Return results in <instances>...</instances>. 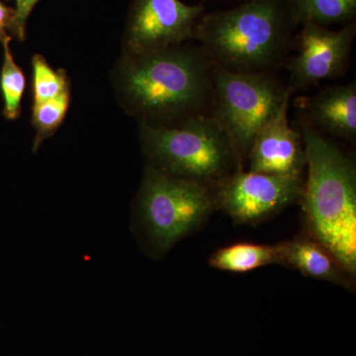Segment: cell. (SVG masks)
<instances>
[{
    "instance_id": "cell-15",
    "label": "cell",
    "mask_w": 356,
    "mask_h": 356,
    "mask_svg": "<svg viewBox=\"0 0 356 356\" xmlns=\"http://www.w3.org/2000/svg\"><path fill=\"white\" fill-rule=\"evenodd\" d=\"M2 46L4 58L0 72V90L3 98V115L8 120H16L21 113V102L26 86L25 76L14 60L10 42Z\"/></svg>"
},
{
    "instance_id": "cell-4",
    "label": "cell",
    "mask_w": 356,
    "mask_h": 356,
    "mask_svg": "<svg viewBox=\"0 0 356 356\" xmlns=\"http://www.w3.org/2000/svg\"><path fill=\"white\" fill-rule=\"evenodd\" d=\"M140 137L149 165L170 177L217 189L243 168L228 134L213 116L177 128L140 126Z\"/></svg>"
},
{
    "instance_id": "cell-9",
    "label": "cell",
    "mask_w": 356,
    "mask_h": 356,
    "mask_svg": "<svg viewBox=\"0 0 356 356\" xmlns=\"http://www.w3.org/2000/svg\"><path fill=\"white\" fill-rule=\"evenodd\" d=\"M355 35V22L337 31L313 23L302 25L294 39L299 54L288 58L284 65L289 72L287 88L294 93L343 76L350 64Z\"/></svg>"
},
{
    "instance_id": "cell-12",
    "label": "cell",
    "mask_w": 356,
    "mask_h": 356,
    "mask_svg": "<svg viewBox=\"0 0 356 356\" xmlns=\"http://www.w3.org/2000/svg\"><path fill=\"white\" fill-rule=\"evenodd\" d=\"M277 247L280 264L291 266L308 277L350 286L348 273L331 252L313 238H297Z\"/></svg>"
},
{
    "instance_id": "cell-1",
    "label": "cell",
    "mask_w": 356,
    "mask_h": 356,
    "mask_svg": "<svg viewBox=\"0 0 356 356\" xmlns=\"http://www.w3.org/2000/svg\"><path fill=\"white\" fill-rule=\"evenodd\" d=\"M215 65L199 44L125 55L115 79L124 108L151 128H177L214 109Z\"/></svg>"
},
{
    "instance_id": "cell-19",
    "label": "cell",
    "mask_w": 356,
    "mask_h": 356,
    "mask_svg": "<svg viewBox=\"0 0 356 356\" xmlns=\"http://www.w3.org/2000/svg\"><path fill=\"white\" fill-rule=\"evenodd\" d=\"M13 17L14 9L6 6L0 0V42L2 44L11 41V36L8 34V31L11 32Z\"/></svg>"
},
{
    "instance_id": "cell-6",
    "label": "cell",
    "mask_w": 356,
    "mask_h": 356,
    "mask_svg": "<svg viewBox=\"0 0 356 356\" xmlns=\"http://www.w3.org/2000/svg\"><path fill=\"white\" fill-rule=\"evenodd\" d=\"M292 95L273 74H236L215 65L212 116L228 134L243 165L257 134Z\"/></svg>"
},
{
    "instance_id": "cell-2",
    "label": "cell",
    "mask_w": 356,
    "mask_h": 356,
    "mask_svg": "<svg viewBox=\"0 0 356 356\" xmlns=\"http://www.w3.org/2000/svg\"><path fill=\"white\" fill-rule=\"evenodd\" d=\"M308 177L301 198L311 238L350 276L356 273V172L353 161L298 114Z\"/></svg>"
},
{
    "instance_id": "cell-5",
    "label": "cell",
    "mask_w": 356,
    "mask_h": 356,
    "mask_svg": "<svg viewBox=\"0 0 356 356\" xmlns=\"http://www.w3.org/2000/svg\"><path fill=\"white\" fill-rule=\"evenodd\" d=\"M216 209V189L147 165L136 199L134 227L147 252L161 257Z\"/></svg>"
},
{
    "instance_id": "cell-16",
    "label": "cell",
    "mask_w": 356,
    "mask_h": 356,
    "mask_svg": "<svg viewBox=\"0 0 356 356\" xmlns=\"http://www.w3.org/2000/svg\"><path fill=\"white\" fill-rule=\"evenodd\" d=\"M70 106V89L57 97L46 102L34 103L32 123L36 129L33 151L36 152L44 140L50 138L62 125Z\"/></svg>"
},
{
    "instance_id": "cell-3",
    "label": "cell",
    "mask_w": 356,
    "mask_h": 356,
    "mask_svg": "<svg viewBox=\"0 0 356 356\" xmlns=\"http://www.w3.org/2000/svg\"><path fill=\"white\" fill-rule=\"evenodd\" d=\"M296 22L285 0H248L204 13L194 40L217 67L236 74H273L284 67Z\"/></svg>"
},
{
    "instance_id": "cell-18",
    "label": "cell",
    "mask_w": 356,
    "mask_h": 356,
    "mask_svg": "<svg viewBox=\"0 0 356 356\" xmlns=\"http://www.w3.org/2000/svg\"><path fill=\"white\" fill-rule=\"evenodd\" d=\"M40 0H15V9L11 33L19 41L25 40L27 21L33 9Z\"/></svg>"
},
{
    "instance_id": "cell-14",
    "label": "cell",
    "mask_w": 356,
    "mask_h": 356,
    "mask_svg": "<svg viewBox=\"0 0 356 356\" xmlns=\"http://www.w3.org/2000/svg\"><path fill=\"white\" fill-rule=\"evenodd\" d=\"M297 25L348 24L356 15V0H285Z\"/></svg>"
},
{
    "instance_id": "cell-7",
    "label": "cell",
    "mask_w": 356,
    "mask_h": 356,
    "mask_svg": "<svg viewBox=\"0 0 356 356\" xmlns=\"http://www.w3.org/2000/svg\"><path fill=\"white\" fill-rule=\"evenodd\" d=\"M204 4L180 0H133L126 25V55L154 53L194 40Z\"/></svg>"
},
{
    "instance_id": "cell-10",
    "label": "cell",
    "mask_w": 356,
    "mask_h": 356,
    "mask_svg": "<svg viewBox=\"0 0 356 356\" xmlns=\"http://www.w3.org/2000/svg\"><path fill=\"white\" fill-rule=\"evenodd\" d=\"M290 99L255 136L248 159L250 172L278 175H301L306 166L301 134L289 125Z\"/></svg>"
},
{
    "instance_id": "cell-13",
    "label": "cell",
    "mask_w": 356,
    "mask_h": 356,
    "mask_svg": "<svg viewBox=\"0 0 356 356\" xmlns=\"http://www.w3.org/2000/svg\"><path fill=\"white\" fill-rule=\"evenodd\" d=\"M280 264L277 245L238 243L220 248L211 255L209 264L218 270L243 273L259 267Z\"/></svg>"
},
{
    "instance_id": "cell-17",
    "label": "cell",
    "mask_w": 356,
    "mask_h": 356,
    "mask_svg": "<svg viewBox=\"0 0 356 356\" xmlns=\"http://www.w3.org/2000/svg\"><path fill=\"white\" fill-rule=\"evenodd\" d=\"M33 99L34 103L46 102L57 97L67 90V74L64 70H54L42 55L32 58Z\"/></svg>"
},
{
    "instance_id": "cell-11",
    "label": "cell",
    "mask_w": 356,
    "mask_h": 356,
    "mask_svg": "<svg viewBox=\"0 0 356 356\" xmlns=\"http://www.w3.org/2000/svg\"><path fill=\"white\" fill-rule=\"evenodd\" d=\"M299 115L318 131L339 139L355 142L356 138V83L327 86L312 97L296 100Z\"/></svg>"
},
{
    "instance_id": "cell-8",
    "label": "cell",
    "mask_w": 356,
    "mask_h": 356,
    "mask_svg": "<svg viewBox=\"0 0 356 356\" xmlns=\"http://www.w3.org/2000/svg\"><path fill=\"white\" fill-rule=\"evenodd\" d=\"M301 175L236 170L216 189L217 209L238 224H255L277 214L301 198Z\"/></svg>"
}]
</instances>
